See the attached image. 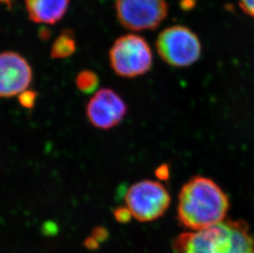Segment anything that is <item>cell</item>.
Wrapping results in <instances>:
<instances>
[{
	"label": "cell",
	"mask_w": 254,
	"mask_h": 253,
	"mask_svg": "<svg viewBox=\"0 0 254 253\" xmlns=\"http://www.w3.org/2000/svg\"><path fill=\"white\" fill-rule=\"evenodd\" d=\"M229 208V197L218 184L195 176L180 190L178 220L190 231H197L225 220Z\"/></svg>",
	"instance_id": "1"
},
{
	"label": "cell",
	"mask_w": 254,
	"mask_h": 253,
	"mask_svg": "<svg viewBox=\"0 0 254 253\" xmlns=\"http://www.w3.org/2000/svg\"><path fill=\"white\" fill-rule=\"evenodd\" d=\"M167 189L152 180H141L132 184L125 195V202L132 217L141 222H151L161 217L170 206Z\"/></svg>",
	"instance_id": "5"
},
{
	"label": "cell",
	"mask_w": 254,
	"mask_h": 253,
	"mask_svg": "<svg viewBox=\"0 0 254 253\" xmlns=\"http://www.w3.org/2000/svg\"><path fill=\"white\" fill-rule=\"evenodd\" d=\"M99 83L98 75L91 70H82L77 73L75 78L76 86L82 93H93L98 88Z\"/></svg>",
	"instance_id": "11"
},
{
	"label": "cell",
	"mask_w": 254,
	"mask_h": 253,
	"mask_svg": "<svg viewBox=\"0 0 254 253\" xmlns=\"http://www.w3.org/2000/svg\"><path fill=\"white\" fill-rule=\"evenodd\" d=\"M77 51V42L72 29H64L54 41L51 57L54 60H64L72 56Z\"/></svg>",
	"instance_id": "10"
},
{
	"label": "cell",
	"mask_w": 254,
	"mask_h": 253,
	"mask_svg": "<svg viewBox=\"0 0 254 253\" xmlns=\"http://www.w3.org/2000/svg\"><path fill=\"white\" fill-rule=\"evenodd\" d=\"M239 2L246 14L254 17V0H239Z\"/></svg>",
	"instance_id": "14"
},
{
	"label": "cell",
	"mask_w": 254,
	"mask_h": 253,
	"mask_svg": "<svg viewBox=\"0 0 254 253\" xmlns=\"http://www.w3.org/2000/svg\"><path fill=\"white\" fill-rule=\"evenodd\" d=\"M18 101L22 107L31 110L36 105V101L38 98V93L33 90H26L18 95Z\"/></svg>",
	"instance_id": "12"
},
{
	"label": "cell",
	"mask_w": 254,
	"mask_h": 253,
	"mask_svg": "<svg viewBox=\"0 0 254 253\" xmlns=\"http://www.w3.org/2000/svg\"><path fill=\"white\" fill-rule=\"evenodd\" d=\"M155 173H156V177L158 178L159 179L166 180L168 179L169 175H170V170H169L168 165H162L159 166L156 169Z\"/></svg>",
	"instance_id": "15"
},
{
	"label": "cell",
	"mask_w": 254,
	"mask_h": 253,
	"mask_svg": "<svg viewBox=\"0 0 254 253\" xmlns=\"http://www.w3.org/2000/svg\"><path fill=\"white\" fill-rule=\"evenodd\" d=\"M13 0H0V4H4L11 8Z\"/></svg>",
	"instance_id": "17"
},
{
	"label": "cell",
	"mask_w": 254,
	"mask_h": 253,
	"mask_svg": "<svg viewBox=\"0 0 254 253\" xmlns=\"http://www.w3.org/2000/svg\"><path fill=\"white\" fill-rule=\"evenodd\" d=\"M70 0H25L29 19L38 24L54 25L67 12Z\"/></svg>",
	"instance_id": "9"
},
{
	"label": "cell",
	"mask_w": 254,
	"mask_h": 253,
	"mask_svg": "<svg viewBox=\"0 0 254 253\" xmlns=\"http://www.w3.org/2000/svg\"><path fill=\"white\" fill-rule=\"evenodd\" d=\"M156 46L162 60L176 67H188L194 63L201 52L197 35L183 26H170L161 31Z\"/></svg>",
	"instance_id": "4"
},
{
	"label": "cell",
	"mask_w": 254,
	"mask_h": 253,
	"mask_svg": "<svg viewBox=\"0 0 254 253\" xmlns=\"http://www.w3.org/2000/svg\"><path fill=\"white\" fill-rule=\"evenodd\" d=\"M39 36L42 40H48L51 37V31L49 29L44 28L41 29L39 33Z\"/></svg>",
	"instance_id": "16"
},
{
	"label": "cell",
	"mask_w": 254,
	"mask_h": 253,
	"mask_svg": "<svg viewBox=\"0 0 254 253\" xmlns=\"http://www.w3.org/2000/svg\"><path fill=\"white\" fill-rule=\"evenodd\" d=\"M31 66L22 55L14 51L0 52V98H12L31 86Z\"/></svg>",
	"instance_id": "8"
},
{
	"label": "cell",
	"mask_w": 254,
	"mask_h": 253,
	"mask_svg": "<svg viewBox=\"0 0 254 253\" xmlns=\"http://www.w3.org/2000/svg\"><path fill=\"white\" fill-rule=\"evenodd\" d=\"M111 67L118 76L134 78L152 67L153 56L146 40L135 34L120 36L109 52Z\"/></svg>",
	"instance_id": "3"
},
{
	"label": "cell",
	"mask_w": 254,
	"mask_h": 253,
	"mask_svg": "<svg viewBox=\"0 0 254 253\" xmlns=\"http://www.w3.org/2000/svg\"><path fill=\"white\" fill-rule=\"evenodd\" d=\"M175 253H254V234L242 220H225L174 240Z\"/></svg>",
	"instance_id": "2"
},
{
	"label": "cell",
	"mask_w": 254,
	"mask_h": 253,
	"mask_svg": "<svg viewBox=\"0 0 254 253\" xmlns=\"http://www.w3.org/2000/svg\"><path fill=\"white\" fill-rule=\"evenodd\" d=\"M124 99L113 89L102 88L91 96L86 108L89 122L96 128L109 130L120 125L127 115Z\"/></svg>",
	"instance_id": "7"
},
{
	"label": "cell",
	"mask_w": 254,
	"mask_h": 253,
	"mask_svg": "<svg viewBox=\"0 0 254 253\" xmlns=\"http://www.w3.org/2000/svg\"><path fill=\"white\" fill-rule=\"evenodd\" d=\"M114 216L115 220L120 223H127L129 221L130 219L132 217L131 211L126 206H120L117 207L114 210Z\"/></svg>",
	"instance_id": "13"
},
{
	"label": "cell",
	"mask_w": 254,
	"mask_h": 253,
	"mask_svg": "<svg viewBox=\"0 0 254 253\" xmlns=\"http://www.w3.org/2000/svg\"><path fill=\"white\" fill-rule=\"evenodd\" d=\"M118 20L125 28L150 31L160 26L168 14L166 0H116Z\"/></svg>",
	"instance_id": "6"
}]
</instances>
